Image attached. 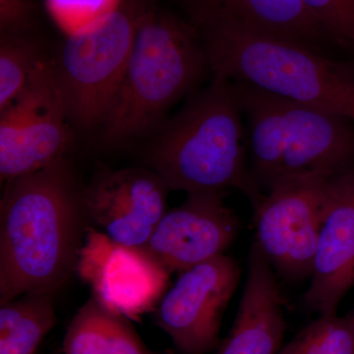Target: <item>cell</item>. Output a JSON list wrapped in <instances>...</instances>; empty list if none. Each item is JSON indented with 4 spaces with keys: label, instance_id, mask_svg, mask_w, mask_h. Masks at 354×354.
<instances>
[{
    "label": "cell",
    "instance_id": "1",
    "mask_svg": "<svg viewBox=\"0 0 354 354\" xmlns=\"http://www.w3.org/2000/svg\"><path fill=\"white\" fill-rule=\"evenodd\" d=\"M0 202V302L53 293L75 274L87 230L68 158L7 181Z\"/></svg>",
    "mask_w": 354,
    "mask_h": 354
},
{
    "label": "cell",
    "instance_id": "2",
    "mask_svg": "<svg viewBox=\"0 0 354 354\" xmlns=\"http://www.w3.org/2000/svg\"><path fill=\"white\" fill-rule=\"evenodd\" d=\"M213 76L155 134L149 169L169 191H241L257 208L265 193L251 174L243 111L232 81Z\"/></svg>",
    "mask_w": 354,
    "mask_h": 354
},
{
    "label": "cell",
    "instance_id": "3",
    "mask_svg": "<svg viewBox=\"0 0 354 354\" xmlns=\"http://www.w3.org/2000/svg\"><path fill=\"white\" fill-rule=\"evenodd\" d=\"M212 74L198 28L155 1L140 20L118 90L101 127L106 145L157 133L177 102Z\"/></svg>",
    "mask_w": 354,
    "mask_h": 354
},
{
    "label": "cell",
    "instance_id": "4",
    "mask_svg": "<svg viewBox=\"0 0 354 354\" xmlns=\"http://www.w3.org/2000/svg\"><path fill=\"white\" fill-rule=\"evenodd\" d=\"M193 23L204 44L212 75L329 111L354 124V65L230 23Z\"/></svg>",
    "mask_w": 354,
    "mask_h": 354
},
{
    "label": "cell",
    "instance_id": "5",
    "mask_svg": "<svg viewBox=\"0 0 354 354\" xmlns=\"http://www.w3.org/2000/svg\"><path fill=\"white\" fill-rule=\"evenodd\" d=\"M243 111L251 174L266 193L288 177H333L354 167V124L329 111L234 82Z\"/></svg>",
    "mask_w": 354,
    "mask_h": 354
},
{
    "label": "cell",
    "instance_id": "6",
    "mask_svg": "<svg viewBox=\"0 0 354 354\" xmlns=\"http://www.w3.org/2000/svg\"><path fill=\"white\" fill-rule=\"evenodd\" d=\"M153 1L120 0L115 10L66 37L50 55L55 85L76 127H101L129 59L140 20Z\"/></svg>",
    "mask_w": 354,
    "mask_h": 354
},
{
    "label": "cell",
    "instance_id": "7",
    "mask_svg": "<svg viewBox=\"0 0 354 354\" xmlns=\"http://www.w3.org/2000/svg\"><path fill=\"white\" fill-rule=\"evenodd\" d=\"M330 178L310 174L281 179L255 209L256 242L281 278L311 277Z\"/></svg>",
    "mask_w": 354,
    "mask_h": 354
},
{
    "label": "cell",
    "instance_id": "8",
    "mask_svg": "<svg viewBox=\"0 0 354 354\" xmlns=\"http://www.w3.org/2000/svg\"><path fill=\"white\" fill-rule=\"evenodd\" d=\"M69 122L48 55L24 91L0 111L1 183L66 158L72 142Z\"/></svg>",
    "mask_w": 354,
    "mask_h": 354
},
{
    "label": "cell",
    "instance_id": "9",
    "mask_svg": "<svg viewBox=\"0 0 354 354\" xmlns=\"http://www.w3.org/2000/svg\"><path fill=\"white\" fill-rule=\"evenodd\" d=\"M76 274L102 305L131 321L157 309L167 291L169 272L146 247L118 243L88 227Z\"/></svg>",
    "mask_w": 354,
    "mask_h": 354
},
{
    "label": "cell",
    "instance_id": "10",
    "mask_svg": "<svg viewBox=\"0 0 354 354\" xmlns=\"http://www.w3.org/2000/svg\"><path fill=\"white\" fill-rule=\"evenodd\" d=\"M241 268L216 256L183 272L155 310V323L181 354H208L220 344L221 319L234 295Z\"/></svg>",
    "mask_w": 354,
    "mask_h": 354
},
{
    "label": "cell",
    "instance_id": "11",
    "mask_svg": "<svg viewBox=\"0 0 354 354\" xmlns=\"http://www.w3.org/2000/svg\"><path fill=\"white\" fill-rule=\"evenodd\" d=\"M169 189L151 169L127 167L99 172L83 188L88 221L111 241L145 246L167 213Z\"/></svg>",
    "mask_w": 354,
    "mask_h": 354
},
{
    "label": "cell",
    "instance_id": "12",
    "mask_svg": "<svg viewBox=\"0 0 354 354\" xmlns=\"http://www.w3.org/2000/svg\"><path fill=\"white\" fill-rule=\"evenodd\" d=\"M227 191L193 193L167 211L145 247L169 272H184L223 255L239 232Z\"/></svg>",
    "mask_w": 354,
    "mask_h": 354
},
{
    "label": "cell",
    "instance_id": "13",
    "mask_svg": "<svg viewBox=\"0 0 354 354\" xmlns=\"http://www.w3.org/2000/svg\"><path fill=\"white\" fill-rule=\"evenodd\" d=\"M310 278L304 304L320 316L337 315L354 288V167L330 178Z\"/></svg>",
    "mask_w": 354,
    "mask_h": 354
},
{
    "label": "cell",
    "instance_id": "14",
    "mask_svg": "<svg viewBox=\"0 0 354 354\" xmlns=\"http://www.w3.org/2000/svg\"><path fill=\"white\" fill-rule=\"evenodd\" d=\"M285 332V316L274 270L257 242H253L236 318L214 354H279Z\"/></svg>",
    "mask_w": 354,
    "mask_h": 354
},
{
    "label": "cell",
    "instance_id": "15",
    "mask_svg": "<svg viewBox=\"0 0 354 354\" xmlns=\"http://www.w3.org/2000/svg\"><path fill=\"white\" fill-rule=\"evenodd\" d=\"M191 21L216 20L326 53L333 39L301 0H187Z\"/></svg>",
    "mask_w": 354,
    "mask_h": 354
},
{
    "label": "cell",
    "instance_id": "16",
    "mask_svg": "<svg viewBox=\"0 0 354 354\" xmlns=\"http://www.w3.org/2000/svg\"><path fill=\"white\" fill-rule=\"evenodd\" d=\"M64 354H160L143 342L131 320L91 297L70 321Z\"/></svg>",
    "mask_w": 354,
    "mask_h": 354
},
{
    "label": "cell",
    "instance_id": "17",
    "mask_svg": "<svg viewBox=\"0 0 354 354\" xmlns=\"http://www.w3.org/2000/svg\"><path fill=\"white\" fill-rule=\"evenodd\" d=\"M55 324L53 293H30L0 302V354H38Z\"/></svg>",
    "mask_w": 354,
    "mask_h": 354
},
{
    "label": "cell",
    "instance_id": "18",
    "mask_svg": "<svg viewBox=\"0 0 354 354\" xmlns=\"http://www.w3.org/2000/svg\"><path fill=\"white\" fill-rule=\"evenodd\" d=\"M46 53L24 32H3L0 39V111L24 91Z\"/></svg>",
    "mask_w": 354,
    "mask_h": 354
},
{
    "label": "cell",
    "instance_id": "19",
    "mask_svg": "<svg viewBox=\"0 0 354 354\" xmlns=\"http://www.w3.org/2000/svg\"><path fill=\"white\" fill-rule=\"evenodd\" d=\"M279 354H354V325L348 316H320Z\"/></svg>",
    "mask_w": 354,
    "mask_h": 354
},
{
    "label": "cell",
    "instance_id": "20",
    "mask_svg": "<svg viewBox=\"0 0 354 354\" xmlns=\"http://www.w3.org/2000/svg\"><path fill=\"white\" fill-rule=\"evenodd\" d=\"M120 3V0H46L51 18L66 37L87 29Z\"/></svg>",
    "mask_w": 354,
    "mask_h": 354
},
{
    "label": "cell",
    "instance_id": "21",
    "mask_svg": "<svg viewBox=\"0 0 354 354\" xmlns=\"http://www.w3.org/2000/svg\"><path fill=\"white\" fill-rule=\"evenodd\" d=\"M333 41L354 50V0H301Z\"/></svg>",
    "mask_w": 354,
    "mask_h": 354
},
{
    "label": "cell",
    "instance_id": "22",
    "mask_svg": "<svg viewBox=\"0 0 354 354\" xmlns=\"http://www.w3.org/2000/svg\"><path fill=\"white\" fill-rule=\"evenodd\" d=\"M31 17L28 0H0V29L3 32H24Z\"/></svg>",
    "mask_w": 354,
    "mask_h": 354
},
{
    "label": "cell",
    "instance_id": "23",
    "mask_svg": "<svg viewBox=\"0 0 354 354\" xmlns=\"http://www.w3.org/2000/svg\"><path fill=\"white\" fill-rule=\"evenodd\" d=\"M349 318H351V320L353 321V325H354V308L353 311H351V313L348 315Z\"/></svg>",
    "mask_w": 354,
    "mask_h": 354
},
{
    "label": "cell",
    "instance_id": "24",
    "mask_svg": "<svg viewBox=\"0 0 354 354\" xmlns=\"http://www.w3.org/2000/svg\"><path fill=\"white\" fill-rule=\"evenodd\" d=\"M55 354H64V353H62H62H55Z\"/></svg>",
    "mask_w": 354,
    "mask_h": 354
}]
</instances>
